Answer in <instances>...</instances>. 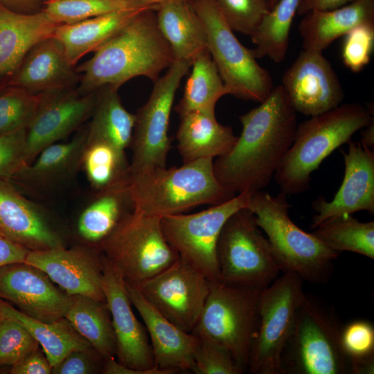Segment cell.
<instances>
[{"instance_id": "7", "label": "cell", "mask_w": 374, "mask_h": 374, "mask_svg": "<svg viewBox=\"0 0 374 374\" xmlns=\"http://www.w3.org/2000/svg\"><path fill=\"white\" fill-rule=\"evenodd\" d=\"M265 287L210 281L208 294L192 332L224 346L242 371L247 369Z\"/></svg>"}, {"instance_id": "43", "label": "cell", "mask_w": 374, "mask_h": 374, "mask_svg": "<svg viewBox=\"0 0 374 374\" xmlns=\"http://www.w3.org/2000/svg\"><path fill=\"white\" fill-rule=\"evenodd\" d=\"M194 354L193 373L196 374H240L239 367L230 352L219 344L199 338Z\"/></svg>"}, {"instance_id": "8", "label": "cell", "mask_w": 374, "mask_h": 374, "mask_svg": "<svg viewBox=\"0 0 374 374\" xmlns=\"http://www.w3.org/2000/svg\"><path fill=\"white\" fill-rule=\"evenodd\" d=\"M207 35L208 50L228 93L261 103L274 89L271 74L237 39L215 0H189Z\"/></svg>"}, {"instance_id": "54", "label": "cell", "mask_w": 374, "mask_h": 374, "mask_svg": "<svg viewBox=\"0 0 374 374\" xmlns=\"http://www.w3.org/2000/svg\"><path fill=\"white\" fill-rule=\"evenodd\" d=\"M270 8V10L276 5L278 0H267Z\"/></svg>"}, {"instance_id": "17", "label": "cell", "mask_w": 374, "mask_h": 374, "mask_svg": "<svg viewBox=\"0 0 374 374\" xmlns=\"http://www.w3.org/2000/svg\"><path fill=\"white\" fill-rule=\"evenodd\" d=\"M103 287L116 339V355L124 366L139 371L154 366L146 328L132 310L121 273L103 256Z\"/></svg>"}, {"instance_id": "21", "label": "cell", "mask_w": 374, "mask_h": 374, "mask_svg": "<svg viewBox=\"0 0 374 374\" xmlns=\"http://www.w3.org/2000/svg\"><path fill=\"white\" fill-rule=\"evenodd\" d=\"M125 285L130 300L141 315L150 337L154 366L177 372L193 371L198 337L163 317L145 300L136 287L127 282Z\"/></svg>"}, {"instance_id": "23", "label": "cell", "mask_w": 374, "mask_h": 374, "mask_svg": "<svg viewBox=\"0 0 374 374\" xmlns=\"http://www.w3.org/2000/svg\"><path fill=\"white\" fill-rule=\"evenodd\" d=\"M78 79L61 44L52 35L32 47L10 84L32 93L69 89Z\"/></svg>"}, {"instance_id": "31", "label": "cell", "mask_w": 374, "mask_h": 374, "mask_svg": "<svg viewBox=\"0 0 374 374\" xmlns=\"http://www.w3.org/2000/svg\"><path fill=\"white\" fill-rule=\"evenodd\" d=\"M87 143L102 141L125 152L132 141L136 115L123 107L118 89L105 87L97 95Z\"/></svg>"}, {"instance_id": "39", "label": "cell", "mask_w": 374, "mask_h": 374, "mask_svg": "<svg viewBox=\"0 0 374 374\" xmlns=\"http://www.w3.org/2000/svg\"><path fill=\"white\" fill-rule=\"evenodd\" d=\"M340 343L350 374L374 373V326L371 321L355 320L342 326Z\"/></svg>"}, {"instance_id": "4", "label": "cell", "mask_w": 374, "mask_h": 374, "mask_svg": "<svg viewBox=\"0 0 374 374\" xmlns=\"http://www.w3.org/2000/svg\"><path fill=\"white\" fill-rule=\"evenodd\" d=\"M128 187L134 211L160 218L203 204H221L235 196L217 179L213 159L130 175Z\"/></svg>"}, {"instance_id": "3", "label": "cell", "mask_w": 374, "mask_h": 374, "mask_svg": "<svg viewBox=\"0 0 374 374\" xmlns=\"http://www.w3.org/2000/svg\"><path fill=\"white\" fill-rule=\"evenodd\" d=\"M373 115L371 107L345 103L296 126L292 144L274 176L280 192L287 195L308 190L312 173L335 150L371 123Z\"/></svg>"}, {"instance_id": "41", "label": "cell", "mask_w": 374, "mask_h": 374, "mask_svg": "<svg viewBox=\"0 0 374 374\" xmlns=\"http://www.w3.org/2000/svg\"><path fill=\"white\" fill-rule=\"evenodd\" d=\"M225 21L234 31L251 37L270 8L267 0H215Z\"/></svg>"}, {"instance_id": "28", "label": "cell", "mask_w": 374, "mask_h": 374, "mask_svg": "<svg viewBox=\"0 0 374 374\" xmlns=\"http://www.w3.org/2000/svg\"><path fill=\"white\" fill-rule=\"evenodd\" d=\"M374 24V0H355L330 10L313 11L299 24L303 49L322 51L355 27Z\"/></svg>"}, {"instance_id": "37", "label": "cell", "mask_w": 374, "mask_h": 374, "mask_svg": "<svg viewBox=\"0 0 374 374\" xmlns=\"http://www.w3.org/2000/svg\"><path fill=\"white\" fill-rule=\"evenodd\" d=\"M82 163L91 185L99 190L130 177V165L125 152L105 142L87 143Z\"/></svg>"}, {"instance_id": "49", "label": "cell", "mask_w": 374, "mask_h": 374, "mask_svg": "<svg viewBox=\"0 0 374 374\" xmlns=\"http://www.w3.org/2000/svg\"><path fill=\"white\" fill-rule=\"evenodd\" d=\"M103 373L105 374H174L177 371L170 369H162L154 366L148 370L139 371L127 367L115 359L114 357L104 360Z\"/></svg>"}, {"instance_id": "34", "label": "cell", "mask_w": 374, "mask_h": 374, "mask_svg": "<svg viewBox=\"0 0 374 374\" xmlns=\"http://www.w3.org/2000/svg\"><path fill=\"white\" fill-rule=\"evenodd\" d=\"M175 110L179 116L199 111L215 110L220 98L229 94L208 51L197 57Z\"/></svg>"}, {"instance_id": "51", "label": "cell", "mask_w": 374, "mask_h": 374, "mask_svg": "<svg viewBox=\"0 0 374 374\" xmlns=\"http://www.w3.org/2000/svg\"><path fill=\"white\" fill-rule=\"evenodd\" d=\"M360 143L363 146L369 149L374 148V120L362 129Z\"/></svg>"}, {"instance_id": "6", "label": "cell", "mask_w": 374, "mask_h": 374, "mask_svg": "<svg viewBox=\"0 0 374 374\" xmlns=\"http://www.w3.org/2000/svg\"><path fill=\"white\" fill-rule=\"evenodd\" d=\"M341 328L332 308L304 292L282 354L281 374L350 373Z\"/></svg>"}, {"instance_id": "25", "label": "cell", "mask_w": 374, "mask_h": 374, "mask_svg": "<svg viewBox=\"0 0 374 374\" xmlns=\"http://www.w3.org/2000/svg\"><path fill=\"white\" fill-rule=\"evenodd\" d=\"M180 119L176 139L184 163L222 157L237 141L231 127L218 123L215 110L191 112Z\"/></svg>"}, {"instance_id": "42", "label": "cell", "mask_w": 374, "mask_h": 374, "mask_svg": "<svg viewBox=\"0 0 374 374\" xmlns=\"http://www.w3.org/2000/svg\"><path fill=\"white\" fill-rule=\"evenodd\" d=\"M39 348L20 323L0 314V366H12Z\"/></svg>"}, {"instance_id": "33", "label": "cell", "mask_w": 374, "mask_h": 374, "mask_svg": "<svg viewBox=\"0 0 374 374\" xmlns=\"http://www.w3.org/2000/svg\"><path fill=\"white\" fill-rule=\"evenodd\" d=\"M87 130L66 143H55L44 148L32 163L12 177L30 185H47L69 175L82 163L87 145Z\"/></svg>"}, {"instance_id": "9", "label": "cell", "mask_w": 374, "mask_h": 374, "mask_svg": "<svg viewBox=\"0 0 374 374\" xmlns=\"http://www.w3.org/2000/svg\"><path fill=\"white\" fill-rule=\"evenodd\" d=\"M104 256L138 286L174 264L179 256L167 242L161 218L133 210L100 244Z\"/></svg>"}, {"instance_id": "52", "label": "cell", "mask_w": 374, "mask_h": 374, "mask_svg": "<svg viewBox=\"0 0 374 374\" xmlns=\"http://www.w3.org/2000/svg\"><path fill=\"white\" fill-rule=\"evenodd\" d=\"M139 1H143V2H145V3L159 6L160 4H161V3H163L166 2V1H170V0H139Z\"/></svg>"}, {"instance_id": "22", "label": "cell", "mask_w": 374, "mask_h": 374, "mask_svg": "<svg viewBox=\"0 0 374 374\" xmlns=\"http://www.w3.org/2000/svg\"><path fill=\"white\" fill-rule=\"evenodd\" d=\"M0 231L29 251L63 247L60 236L36 206L1 179Z\"/></svg>"}, {"instance_id": "45", "label": "cell", "mask_w": 374, "mask_h": 374, "mask_svg": "<svg viewBox=\"0 0 374 374\" xmlns=\"http://www.w3.org/2000/svg\"><path fill=\"white\" fill-rule=\"evenodd\" d=\"M26 130L0 135V176H12L25 166Z\"/></svg>"}, {"instance_id": "48", "label": "cell", "mask_w": 374, "mask_h": 374, "mask_svg": "<svg viewBox=\"0 0 374 374\" xmlns=\"http://www.w3.org/2000/svg\"><path fill=\"white\" fill-rule=\"evenodd\" d=\"M28 249L0 235V267L25 261Z\"/></svg>"}, {"instance_id": "27", "label": "cell", "mask_w": 374, "mask_h": 374, "mask_svg": "<svg viewBox=\"0 0 374 374\" xmlns=\"http://www.w3.org/2000/svg\"><path fill=\"white\" fill-rule=\"evenodd\" d=\"M155 7L127 9L71 24H58L53 36L61 44L69 63L75 66L79 60L114 35L135 17Z\"/></svg>"}, {"instance_id": "12", "label": "cell", "mask_w": 374, "mask_h": 374, "mask_svg": "<svg viewBox=\"0 0 374 374\" xmlns=\"http://www.w3.org/2000/svg\"><path fill=\"white\" fill-rule=\"evenodd\" d=\"M251 193H239L200 212L161 218L164 236L179 258L210 281L220 280L217 244L221 230L230 216L247 207Z\"/></svg>"}, {"instance_id": "26", "label": "cell", "mask_w": 374, "mask_h": 374, "mask_svg": "<svg viewBox=\"0 0 374 374\" xmlns=\"http://www.w3.org/2000/svg\"><path fill=\"white\" fill-rule=\"evenodd\" d=\"M157 26L175 58L192 65L208 50L204 24L189 0H170L156 10Z\"/></svg>"}, {"instance_id": "16", "label": "cell", "mask_w": 374, "mask_h": 374, "mask_svg": "<svg viewBox=\"0 0 374 374\" xmlns=\"http://www.w3.org/2000/svg\"><path fill=\"white\" fill-rule=\"evenodd\" d=\"M96 100L94 92L82 94L70 89L42 93L37 112L26 130L25 166L92 115Z\"/></svg>"}, {"instance_id": "11", "label": "cell", "mask_w": 374, "mask_h": 374, "mask_svg": "<svg viewBox=\"0 0 374 374\" xmlns=\"http://www.w3.org/2000/svg\"><path fill=\"white\" fill-rule=\"evenodd\" d=\"M303 280L283 272L262 291L258 326L247 370L253 374H281V357L304 294Z\"/></svg>"}, {"instance_id": "40", "label": "cell", "mask_w": 374, "mask_h": 374, "mask_svg": "<svg viewBox=\"0 0 374 374\" xmlns=\"http://www.w3.org/2000/svg\"><path fill=\"white\" fill-rule=\"evenodd\" d=\"M42 93L11 86L0 92V135L27 128L34 118Z\"/></svg>"}, {"instance_id": "36", "label": "cell", "mask_w": 374, "mask_h": 374, "mask_svg": "<svg viewBox=\"0 0 374 374\" xmlns=\"http://www.w3.org/2000/svg\"><path fill=\"white\" fill-rule=\"evenodd\" d=\"M312 233L329 249L350 251L374 259V222H360L352 214L330 217Z\"/></svg>"}, {"instance_id": "32", "label": "cell", "mask_w": 374, "mask_h": 374, "mask_svg": "<svg viewBox=\"0 0 374 374\" xmlns=\"http://www.w3.org/2000/svg\"><path fill=\"white\" fill-rule=\"evenodd\" d=\"M65 318L105 360L116 355V339L106 301L71 295Z\"/></svg>"}, {"instance_id": "29", "label": "cell", "mask_w": 374, "mask_h": 374, "mask_svg": "<svg viewBox=\"0 0 374 374\" xmlns=\"http://www.w3.org/2000/svg\"><path fill=\"white\" fill-rule=\"evenodd\" d=\"M0 314L15 319L26 328L42 346L52 367L72 351L92 347L65 317L51 322L42 321L28 317L1 299Z\"/></svg>"}, {"instance_id": "47", "label": "cell", "mask_w": 374, "mask_h": 374, "mask_svg": "<svg viewBox=\"0 0 374 374\" xmlns=\"http://www.w3.org/2000/svg\"><path fill=\"white\" fill-rule=\"evenodd\" d=\"M10 373L49 374L52 373V366L44 351L38 348L12 365Z\"/></svg>"}, {"instance_id": "55", "label": "cell", "mask_w": 374, "mask_h": 374, "mask_svg": "<svg viewBox=\"0 0 374 374\" xmlns=\"http://www.w3.org/2000/svg\"><path fill=\"white\" fill-rule=\"evenodd\" d=\"M0 235H3V234L1 233V231H0Z\"/></svg>"}, {"instance_id": "2", "label": "cell", "mask_w": 374, "mask_h": 374, "mask_svg": "<svg viewBox=\"0 0 374 374\" xmlns=\"http://www.w3.org/2000/svg\"><path fill=\"white\" fill-rule=\"evenodd\" d=\"M155 10H145L99 46L76 71L82 73V94L111 87L118 89L130 80L144 76L155 82L175 60L157 26Z\"/></svg>"}, {"instance_id": "50", "label": "cell", "mask_w": 374, "mask_h": 374, "mask_svg": "<svg viewBox=\"0 0 374 374\" xmlns=\"http://www.w3.org/2000/svg\"><path fill=\"white\" fill-rule=\"evenodd\" d=\"M354 1L355 0H301L297 14L303 16L310 12L333 10Z\"/></svg>"}, {"instance_id": "46", "label": "cell", "mask_w": 374, "mask_h": 374, "mask_svg": "<svg viewBox=\"0 0 374 374\" xmlns=\"http://www.w3.org/2000/svg\"><path fill=\"white\" fill-rule=\"evenodd\" d=\"M100 359H103L93 347L73 350L52 367V373H96L99 371Z\"/></svg>"}, {"instance_id": "15", "label": "cell", "mask_w": 374, "mask_h": 374, "mask_svg": "<svg viewBox=\"0 0 374 374\" xmlns=\"http://www.w3.org/2000/svg\"><path fill=\"white\" fill-rule=\"evenodd\" d=\"M296 112L314 116L341 105L344 92L322 51L303 49L280 84Z\"/></svg>"}, {"instance_id": "20", "label": "cell", "mask_w": 374, "mask_h": 374, "mask_svg": "<svg viewBox=\"0 0 374 374\" xmlns=\"http://www.w3.org/2000/svg\"><path fill=\"white\" fill-rule=\"evenodd\" d=\"M347 152H343L345 172L342 184L331 201L323 197L315 199L312 206L314 229L326 220L365 211L374 213V152L360 142L349 141Z\"/></svg>"}, {"instance_id": "38", "label": "cell", "mask_w": 374, "mask_h": 374, "mask_svg": "<svg viewBox=\"0 0 374 374\" xmlns=\"http://www.w3.org/2000/svg\"><path fill=\"white\" fill-rule=\"evenodd\" d=\"M141 7L159 6L139 0H46L42 10L57 24H62Z\"/></svg>"}, {"instance_id": "18", "label": "cell", "mask_w": 374, "mask_h": 374, "mask_svg": "<svg viewBox=\"0 0 374 374\" xmlns=\"http://www.w3.org/2000/svg\"><path fill=\"white\" fill-rule=\"evenodd\" d=\"M41 269L25 262L0 267V299L15 304L33 319L51 322L64 317L70 296Z\"/></svg>"}, {"instance_id": "5", "label": "cell", "mask_w": 374, "mask_h": 374, "mask_svg": "<svg viewBox=\"0 0 374 374\" xmlns=\"http://www.w3.org/2000/svg\"><path fill=\"white\" fill-rule=\"evenodd\" d=\"M247 208L265 232L280 271L294 273L303 281L328 282L339 253L292 220L287 195L280 192L274 196L261 190L253 191Z\"/></svg>"}, {"instance_id": "19", "label": "cell", "mask_w": 374, "mask_h": 374, "mask_svg": "<svg viewBox=\"0 0 374 374\" xmlns=\"http://www.w3.org/2000/svg\"><path fill=\"white\" fill-rule=\"evenodd\" d=\"M26 263L43 271L68 295L106 301L103 287V257L81 247L29 251Z\"/></svg>"}, {"instance_id": "35", "label": "cell", "mask_w": 374, "mask_h": 374, "mask_svg": "<svg viewBox=\"0 0 374 374\" xmlns=\"http://www.w3.org/2000/svg\"><path fill=\"white\" fill-rule=\"evenodd\" d=\"M301 0H278L250 37L255 45L254 57H267L276 63L287 55L290 32Z\"/></svg>"}, {"instance_id": "53", "label": "cell", "mask_w": 374, "mask_h": 374, "mask_svg": "<svg viewBox=\"0 0 374 374\" xmlns=\"http://www.w3.org/2000/svg\"><path fill=\"white\" fill-rule=\"evenodd\" d=\"M11 3H17V4H26L30 3L34 0H4Z\"/></svg>"}, {"instance_id": "24", "label": "cell", "mask_w": 374, "mask_h": 374, "mask_svg": "<svg viewBox=\"0 0 374 374\" xmlns=\"http://www.w3.org/2000/svg\"><path fill=\"white\" fill-rule=\"evenodd\" d=\"M57 25L43 10L23 14L0 5V78L15 73L32 47L52 36Z\"/></svg>"}, {"instance_id": "1", "label": "cell", "mask_w": 374, "mask_h": 374, "mask_svg": "<svg viewBox=\"0 0 374 374\" xmlns=\"http://www.w3.org/2000/svg\"><path fill=\"white\" fill-rule=\"evenodd\" d=\"M239 117L242 129L233 147L213 162L220 184L235 195L266 187L291 147L296 112L283 87Z\"/></svg>"}, {"instance_id": "13", "label": "cell", "mask_w": 374, "mask_h": 374, "mask_svg": "<svg viewBox=\"0 0 374 374\" xmlns=\"http://www.w3.org/2000/svg\"><path fill=\"white\" fill-rule=\"evenodd\" d=\"M190 66L175 59L165 75L154 82L148 101L135 114L130 175L166 167L171 144L168 134L171 110L177 90Z\"/></svg>"}, {"instance_id": "30", "label": "cell", "mask_w": 374, "mask_h": 374, "mask_svg": "<svg viewBox=\"0 0 374 374\" xmlns=\"http://www.w3.org/2000/svg\"><path fill=\"white\" fill-rule=\"evenodd\" d=\"M128 180L100 190L98 195L82 213L78 229L84 239L100 244L134 210Z\"/></svg>"}, {"instance_id": "10", "label": "cell", "mask_w": 374, "mask_h": 374, "mask_svg": "<svg viewBox=\"0 0 374 374\" xmlns=\"http://www.w3.org/2000/svg\"><path fill=\"white\" fill-rule=\"evenodd\" d=\"M217 258L220 280L228 283L265 287L280 271L267 237L247 207L237 211L224 224Z\"/></svg>"}, {"instance_id": "14", "label": "cell", "mask_w": 374, "mask_h": 374, "mask_svg": "<svg viewBox=\"0 0 374 374\" xmlns=\"http://www.w3.org/2000/svg\"><path fill=\"white\" fill-rule=\"evenodd\" d=\"M136 287L163 317L192 333L208 294L210 280L179 258L169 267Z\"/></svg>"}, {"instance_id": "44", "label": "cell", "mask_w": 374, "mask_h": 374, "mask_svg": "<svg viewBox=\"0 0 374 374\" xmlns=\"http://www.w3.org/2000/svg\"><path fill=\"white\" fill-rule=\"evenodd\" d=\"M374 48V24L359 25L344 35L341 57L353 72H359L369 63Z\"/></svg>"}]
</instances>
